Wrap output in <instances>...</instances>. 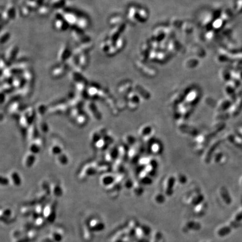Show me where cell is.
I'll return each mask as SVG.
<instances>
[{"instance_id":"obj_1","label":"cell","mask_w":242,"mask_h":242,"mask_svg":"<svg viewBox=\"0 0 242 242\" xmlns=\"http://www.w3.org/2000/svg\"><path fill=\"white\" fill-rule=\"evenodd\" d=\"M98 162L96 161L86 163L80 171L78 174V178L80 180H85L90 177L98 174Z\"/></svg>"},{"instance_id":"obj_2","label":"cell","mask_w":242,"mask_h":242,"mask_svg":"<svg viewBox=\"0 0 242 242\" xmlns=\"http://www.w3.org/2000/svg\"><path fill=\"white\" fill-rule=\"evenodd\" d=\"M43 216L47 223H53L56 218V204L54 202L46 204L44 207Z\"/></svg>"},{"instance_id":"obj_3","label":"cell","mask_w":242,"mask_h":242,"mask_svg":"<svg viewBox=\"0 0 242 242\" xmlns=\"http://www.w3.org/2000/svg\"><path fill=\"white\" fill-rule=\"evenodd\" d=\"M14 211L9 207L2 208L1 210V221L5 224H10L15 220Z\"/></svg>"},{"instance_id":"obj_4","label":"cell","mask_w":242,"mask_h":242,"mask_svg":"<svg viewBox=\"0 0 242 242\" xmlns=\"http://www.w3.org/2000/svg\"><path fill=\"white\" fill-rule=\"evenodd\" d=\"M88 223L93 233L102 232L105 228L104 223L98 218H91L88 221Z\"/></svg>"},{"instance_id":"obj_5","label":"cell","mask_w":242,"mask_h":242,"mask_svg":"<svg viewBox=\"0 0 242 242\" xmlns=\"http://www.w3.org/2000/svg\"><path fill=\"white\" fill-rule=\"evenodd\" d=\"M38 232L31 229L29 232L21 237L15 238L14 242H32L38 237Z\"/></svg>"},{"instance_id":"obj_6","label":"cell","mask_w":242,"mask_h":242,"mask_svg":"<svg viewBox=\"0 0 242 242\" xmlns=\"http://www.w3.org/2000/svg\"><path fill=\"white\" fill-rule=\"evenodd\" d=\"M68 103L65 102H59L53 105L50 108H48V112L52 114H64L67 111Z\"/></svg>"},{"instance_id":"obj_7","label":"cell","mask_w":242,"mask_h":242,"mask_svg":"<svg viewBox=\"0 0 242 242\" xmlns=\"http://www.w3.org/2000/svg\"><path fill=\"white\" fill-rule=\"evenodd\" d=\"M43 145V140L40 137H39L36 140L30 142L28 146V152L37 155L41 151Z\"/></svg>"},{"instance_id":"obj_8","label":"cell","mask_w":242,"mask_h":242,"mask_svg":"<svg viewBox=\"0 0 242 242\" xmlns=\"http://www.w3.org/2000/svg\"><path fill=\"white\" fill-rule=\"evenodd\" d=\"M86 109L89 112L90 116L96 120H100L102 118V114L98 108L97 105L93 102H89L86 105Z\"/></svg>"},{"instance_id":"obj_9","label":"cell","mask_w":242,"mask_h":242,"mask_svg":"<svg viewBox=\"0 0 242 242\" xmlns=\"http://www.w3.org/2000/svg\"><path fill=\"white\" fill-rule=\"evenodd\" d=\"M39 133L40 132L39 131L37 124L34 122L33 124H32L29 127L28 129L26 130V138L29 143L40 137L39 136Z\"/></svg>"},{"instance_id":"obj_10","label":"cell","mask_w":242,"mask_h":242,"mask_svg":"<svg viewBox=\"0 0 242 242\" xmlns=\"http://www.w3.org/2000/svg\"><path fill=\"white\" fill-rule=\"evenodd\" d=\"M36 155L32 152H28L24 155L23 160V164L25 168L30 169L34 165L36 162Z\"/></svg>"},{"instance_id":"obj_11","label":"cell","mask_w":242,"mask_h":242,"mask_svg":"<svg viewBox=\"0 0 242 242\" xmlns=\"http://www.w3.org/2000/svg\"><path fill=\"white\" fill-rule=\"evenodd\" d=\"M115 180L114 176L111 175L108 173L102 174L100 178V183L101 185L104 187L105 188H108L114 183Z\"/></svg>"},{"instance_id":"obj_12","label":"cell","mask_w":242,"mask_h":242,"mask_svg":"<svg viewBox=\"0 0 242 242\" xmlns=\"http://www.w3.org/2000/svg\"><path fill=\"white\" fill-rule=\"evenodd\" d=\"M10 182L15 187H20L22 184V179L19 172L15 170L11 171L9 174Z\"/></svg>"},{"instance_id":"obj_13","label":"cell","mask_w":242,"mask_h":242,"mask_svg":"<svg viewBox=\"0 0 242 242\" xmlns=\"http://www.w3.org/2000/svg\"><path fill=\"white\" fill-rule=\"evenodd\" d=\"M54 242H61L65 236L64 230L62 228H56L49 234Z\"/></svg>"},{"instance_id":"obj_14","label":"cell","mask_w":242,"mask_h":242,"mask_svg":"<svg viewBox=\"0 0 242 242\" xmlns=\"http://www.w3.org/2000/svg\"><path fill=\"white\" fill-rule=\"evenodd\" d=\"M51 194L55 197H60L63 193V188L60 184L58 182H53L51 184Z\"/></svg>"},{"instance_id":"obj_15","label":"cell","mask_w":242,"mask_h":242,"mask_svg":"<svg viewBox=\"0 0 242 242\" xmlns=\"http://www.w3.org/2000/svg\"><path fill=\"white\" fill-rule=\"evenodd\" d=\"M63 152V148L60 143H53L49 148V154L52 157H57Z\"/></svg>"},{"instance_id":"obj_16","label":"cell","mask_w":242,"mask_h":242,"mask_svg":"<svg viewBox=\"0 0 242 242\" xmlns=\"http://www.w3.org/2000/svg\"><path fill=\"white\" fill-rule=\"evenodd\" d=\"M82 233H83V237L85 239V241L86 242H89L91 241L93 239V232L91 230L88 221L86 223L84 224L82 227Z\"/></svg>"},{"instance_id":"obj_17","label":"cell","mask_w":242,"mask_h":242,"mask_svg":"<svg viewBox=\"0 0 242 242\" xmlns=\"http://www.w3.org/2000/svg\"><path fill=\"white\" fill-rule=\"evenodd\" d=\"M21 110V105L19 102H14L10 105L8 108V112L11 116H15L19 114Z\"/></svg>"},{"instance_id":"obj_18","label":"cell","mask_w":242,"mask_h":242,"mask_svg":"<svg viewBox=\"0 0 242 242\" xmlns=\"http://www.w3.org/2000/svg\"><path fill=\"white\" fill-rule=\"evenodd\" d=\"M57 163L61 166H66L69 163V157L66 152H62L56 157Z\"/></svg>"},{"instance_id":"obj_19","label":"cell","mask_w":242,"mask_h":242,"mask_svg":"<svg viewBox=\"0 0 242 242\" xmlns=\"http://www.w3.org/2000/svg\"><path fill=\"white\" fill-rule=\"evenodd\" d=\"M34 207V206H24L21 207L20 210V213L21 215V216L24 217L31 216L33 213Z\"/></svg>"},{"instance_id":"obj_20","label":"cell","mask_w":242,"mask_h":242,"mask_svg":"<svg viewBox=\"0 0 242 242\" xmlns=\"http://www.w3.org/2000/svg\"><path fill=\"white\" fill-rule=\"evenodd\" d=\"M35 111L37 116L42 117L47 113V112H48V108L45 104L43 103L39 104L38 105L37 108H35Z\"/></svg>"},{"instance_id":"obj_21","label":"cell","mask_w":242,"mask_h":242,"mask_svg":"<svg viewBox=\"0 0 242 242\" xmlns=\"http://www.w3.org/2000/svg\"><path fill=\"white\" fill-rule=\"evenodd\" d=\"M74 119L76 124L80 126L85 125L88 122V117L83 112H81L80 114H79Z\"/></svg>"},{"instance_id":"obj_22","label":"cell","mask_w":242,"mask_h":242,"mask_svg":"<svg viewBox=\"0 0 242 242\" xmlns=\"http://www.w3.org/2000/svg\"><path fill=\"white\" fill-rule=\"evenodd\" d=\"M103 138V136L100 132L99 130L98 129L93 131L90 134V140H91V142L93 144L96 143L101 138Z\"/></svg>"},{"instance_id":"obj_23","label":"cell","mask_w":242,"mask_h":242,"mask_svg":"<svg viewBox=\"0 0 242 242\" xmlns=\"http://www.w3.org/2000/svg\"><path fill=\"white\" fill-rule=\"evenodd\" d=\"M108 143H107L104 140L103 138H101L99 141H98L96 143H95L94 144V146L95 148L98 150H103L107 146V144Z\"/></svg>"},{"instance_id":"obj_24","label":"cell","mask_w":242,"mask_h":242,"mask_svg":"<svg viewBox=\"0 0 242 242\" xmlns=\"http://www.w3.org/2000/svg\"><path fill=\"white\" fill-rule=\"evenodd\" d=\"M37 124L38 128L40 132L46 133L48 132L49 127H48L47 124L45 121H40Z\"/></svg>"},{"instance_id":"obj_25","label":"cell","mask_w":242,"mask_h":242,"mask_svg":"<svg viewBox=\"0 0 242 242\" xmlns=\"http://www.w3.org/2000/svg\"><path fill=\"white\" fill-rule=\"evenodd\" d=\"M10 183L11 182H10L9 176L1 175V185H2V186H7V185H9Z\"/></svg>"},{"instance_id":"obj_26","label":"cell","mask_w":242,"mask_h":242,"mask_svg":"<svg viewBox=\"0 0 242 242\" xmlns=\"http://www.w3.org/2000/svg\"><path fill=\"white\" fill-rule=\"evenodd\" d=\"M40 242H54V241L53 240L52 238L51 237L48 235L47 236L44 237L41 239V240L40 241Z\"/></svg>"}]
</instances>
